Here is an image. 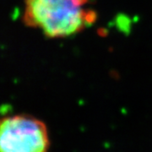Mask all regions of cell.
Instances as JSON below:
<instances>
[{
    "label": "cell",
    "instance_id": "obj_2",
    "mask_svg": "<svg viewBox=\"0 0 152 152\" xmlns=\"http://www.w3.org/2000/svg\"><path fill=\"white\" fill-rule=\"evenodd\" d=\"M50 138L45 123L29 114L0 117V152H48Z\"/></svg>",
    "mask_w": 152,
    "mask_h": 152
},
{
    "label": "cell",
    "instance_id": "obj_1",
    "mask_svg": "<svg viewBox=\"0 0 152 152\" xmlns=\"http://www.w3.org/2000/svg\"><path fill=\"white\" fill-rule=\"evenodd\" d=\"M90 0H24L23 22L49 38H65L81 32L97 20Z\"/></svg>",
    "mask_w": 152,
    "mask_h": 152
}]
</instances>
